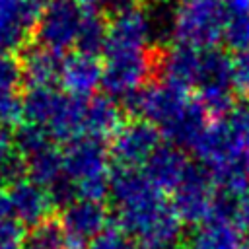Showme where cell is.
<instances>
[{"instance_id": "cell-1", "label": "cell", "mask_w": 249, "mask_h": 249, "mask_svg": "<svg viewBox=\"0 0 249 249\" xmlns=\"http://www.w3.org/2000/svg\"><path fill=\"white\" fill-rule=\"evenodd\" d=\"M154 19L134 0L113 10L103 47V88L111 97L136 95L154 70Z\"/></svg>"}, {"instance_id": "cell-2", "label": "cell", "mask_w": 249, "mask_h": 249, "mask_svg": "<svg viewBox=\"0 0 249 249\" xmlns=\"http://www.w3.org/2000/svg\"><path fill=\"white\" fill-rule=\"evenodd\" d=\"M109 193L117 208L119 228L140 239L144 247L171 249L179 241L183 220L146 173L119 167L111 175Z\"/></svg>"}, {"instance_id": "cell-3", "label": "cell", "mask_w": 249, "mask_h": 249, "mask_svg": "<svg viewBox=\"0 0 249 249\" xmlns=\"http://www.w3.org/2000/svg\"><path fill=\"white\" fill-rule=\"evenodd\" d=\"M126 109L158 126L173 146L179 148H193L212 121L196 97L193 99L187 89L163 80L146 86L136 95L128 97Z\"/></svg>"}, {"instance_id": "cell-4", "label": "cell", "mask_w": 249, "mask_h": 249, "mask_svg": "<svg viewBox=\"0 0 249 249\" xmlns=\"http://www.w3.org/2000/svg\"><path fill=\"white\" fill-rule=\"evenodd\" d=\"M109 152L97 138H76L62 152L64 177L72 183L80 198L97 200L111 191Z\"/></svg>"}, {"instance_id": "cell-5", "label": "cell", "mask_w": 249, "mask_h": 249, "mask_svg": "<svg viewBox=\"0 0 249 249\" xmlns=\"http://www.w3.org/2000/svg\"><path fill=\"white\" fill-rule=\"evenodd\" d=\"M226 0H177L169 29L177 45L212 49L226 29Z\"/></svg>"}, {"instance_id": "cell-6", "label": "cell", "mask_w": 249, "mask_h": 249, "mask_svg": "<svg viewBox=\"0 0 249 249\" xmlns=\"http://www.w3.org/2000/svg\"><path fill=\"white\" fill-rule=\"evenodd\" d=\"M86 12H82L72 0H51L37 16L35 37L37 45L51 53H66L78 45L80 29Z\"/></svg>"}, {"instance_id": "cell-7", "label": "cell", "mask_w": 249, "mask_h": 249, "mask_svg": "<svg viewBox=\"0 0 249 249\" xmlns=\"http://www.w3.org/2000/svg\"><path fill=\"white\" fill-rule=\"evenodd\" d=\"M218 189L206 167L191 165L185 179L173 191V208L183 222L204 224L214 216Z\"/></svg>"}, {"instance_id": "cell-8", "label": "cell", "mask_w": 249, "mask_h": 249, "mask_svg": "<svg viewBox=\"0 0 249 249\" xmlns=\"http://www.w3.org/2000/svg\"><path fill=\"white\" fill-rule=\"evenodd\" d=\"M160 128L144 119L124 123L111 138V158L119 167L136 169L146 165L150 156L160 148Z\"/></svg>"}, {"instance_id": "cell-9", "label": "cell", "mask_w": 249, "mask_h": 249, "mask_svg": "<svg viewBox=\"0 0 249 249\" xmlns=\"http://www.w3.org/2000/svg\"><path fill=\"white\" fill-rule=\"evenodd\" d=\"M60 226L70 241L72 249H82V245L91 241L107 228V208L97 200L76 198L64 206Z\"/></svg>"}, {"instance_id": "cell-10", "label": "cell", "mask_w": 249, "mask_h": 249, "mask_svg": "<svg viewBox=\"0 0 249 249\" xmlns=\"http://www.w3.org/2000/svg\"><path fill=\"white\" fill-rule=\"evenodd\" d=\"M39 2L35 0H0V53L19 49L39 16Z\"/></svg>"}, {"instance_id": "cell-11", "label": "cell", "mask_w": 249, "mask_h": 249, "mask_svg": "<svg viewBox=\"0 0 249 249\" xmlns=\"http://www.w3.org/2000/svg\"><path fill=\"white\" fill-rule=\"evenodd\" d=\"M58 82L74 97H89L103 84V62L97 54L76 51L62 58Z\"/></svg>"}, {"instance_id": "cell-12", "label": "cell", "mask_w": 249, "mask_h": 249, "mask_svg": "<svg viewBox=\"0 0 249 249\" xmlns=\"http://www.w3.org/2000/svg\"><path fill=\"white\" fill-rule=\"evenodd\" d=\"M8 198H10L12 214L21 224H29V226H37L49 220V214L54 206L49 189L33 183L31 179H21L10 185Z\"/></svg>"}, {"instance_id": "cell-13", "label": "cell", "mask_w": 249, "mask_h": 249, "mask_svg": "<svg viewBox=\"0 0 249 249\" xmlns=\"http://www.w3.org/2000/svg\"><path fill=\"white\" fill-rule=\"evenodd\" d=\"M185 152L173 144H161L146 161V177L160 191H175L191 169Z\"/></svg>"}, {"instance_id": "cell-14", "label": "cell", "mask_w": 249, "mask_h": 249, "mask_svg": "<svg viewBox=\"0 0 249 249\" xmlns=\"http://www.w3.org/2000/svg\"><path fill=\"white\" fill-rule=\"evenodd\" d=\"M202 51L204 49H196L189 45L171 47L161 56L160 62L161 80L187 91L191 88H196L200 76V64H202Z\"/></svg>"}, {"instance_id": "cell-15", "label": "cell", "mask_w": 249, "mask_h": 249, "mask_svg": "<svg viewBox=\"0 0 249 249\" xmlns=\"http://www.w3.org/2000/svg\"><path fill=\"white\" fill-rule=\"evenodd\" d=\"M123 126V113L119 105L107 95H93L86 101L84 115V134L89 138H113V134Z\"/></svg>"}, {"instance_id": "cell-16", "label": "cell", "mask_w": 249, "mask_h": 249, "mask_svg": "<svg viewBox=\"0 0 249 249\" xmlns=\"http://www.w3.org/2000/svg\"><path fill=\"white\" fill-rule=\"evenodd\" d=\"M60 58L56 53L35 45L25 51L21 58V76L29 88H53L60 76Z\"/></svg>"}, {"instance_id": "cell-17", "label": "cell", "mask_w": 249, "mask_h": 249, "mask_svg": "<svg viewBox=\"0 0 249 249\" xmlns=\"http://www.w3.org/2000/svg\"><path fill=\"white\" fill-rule=\"evenodd\" d=\"M239 228L231 220H208L191 235L189 249H239Z\"/></svg>"}, {"instance_id": "cell-18", "label": "cell", "mask_w": 249, "mask_h": 249, "mask_svg": "<svg viewBox=\"0 0 249 249\" xmlns=\"http://www.w3.org/2000/svg\"><path fill=\"white\" fill-rule=\"evenodd\" d=\"M27 175L33 183L53 189L58 181L64 179V165H62V152L49 146L29 158H25Z\"/></svg>"}, {"instance_id": "cell-19", "label": "cell", "mask_w": 249, "mask_h": 249, "mask_svg": "<svg viewBox=\"0 0 249 249\" xmlns=\"http://www.w3.org/2000/svg\"><path fill=\"white\" fill-rule=\"evenodd\" d=\"M62 95L64 93L56 91L54 88H29L23 97V119L47 128L60 105Z\"/></svg>"}, {"instance_id": "cell-20", "label": "cell", "mask_w": 249, "mask_h": 249, "mask_svg": "<svg viewBox=\"0 0 249 249\" xmlns=\"http://www.w3.org/2000/svg\"><path fill=\"white\" fill-rule=\"evenodd\" d=\"M21 249H72L62 226L54 220H45L29 230Z\"/></svg>"}, {"instance_id": "cell-21", "label": "cell", "mask_w": 249, "mask_h": 249, "mask_svg": "<svg viewBox=\"0 0 249 249\" xmlns=\"http://www.w3.org/2000/svg\"><path fill=\"white\" fill-rule=\"evenodd\" d=\"M49 146H53L51 134L47 132V128H43L39 124H33V123L21 124V126H18V130L14 134V148L23 160L49 148Z\"/></svg>"}, {"instance_id": "cell-22", "label": "cell", "mask_w": 249, "mask_h": 249, "mask_svg": "<svg viewBox=\"0 0 249 249\" xmlns=\"http://www.w3.org/2000/svg\"><path fill=\"white\" fill-rule=\"evenodd\" d=\"M105 39H107V25L101 21V18L93 14H86L76 49L82 53L97 54L99 51H103Z\"/></svg>"}, {"instance_id": "cell-23", "label": "cell", "mask_w": 249, "mask_h": 249, "mask_svg": "<svg viewBox=\"0 0 249 249\" xmlns=\"http://www.w3.org/2000/svg\"><path fill=\"white\" fill-rule=\"evenodd\" d=\"M224 39L233 49H249V10L241 14H231L226 19Z\"/></svg>"}, {"instance_id": "cell-24", "label": "cell", "mask_w": 249, "mask_h": 249, "mask_svg": "<svg viewBox=\"0 0 249 249\" xmlns=\"http://www.w3.org/2000/svg\"><path fill=\"white\" fill-rule=\"evenodd\" d=\"M21 80V64L10 53H0V93L18 91Z\"/></svg>"}, {"instance_id": "cell-25", "label": "cell", "mask_w": 249, "mask_h": 249, "mask_svg": "<svg viewBox=\"0 0 249 249\" xmlns=\"http://www.w3.org/2000/svg\"><path fill=\"white\" fill-rule=\"evenodd\" d=\"M25 239L23 226L14 214L0 216V249H21Z\"/></svg>"}, {"instance_id": "cell-26", "label": "cell", "mask_w": 249, "mask_h": 249, "mask_svg": "<svg viewBox=\"0 0 249 249\" xmlns=\"http://www.w3.org/2000/svg\"><path fill=\"white\" fill-rule=\"evenodd\" d=\"M23 119V97L18 91L0 93V126H18Z\"/></svg>"}, {"instance_id": "cell-27", "label": "cell", "mask_w": 249, "mask_h": 249, "mask_svg": "<svg viewBox=\"0 0 249 249\" xmlns=\"http://www.w3.org/2000/svg\"><path fill=\"white\" fill-rule=\"evenodd\" d=\"M88 249H132V247L121 228H105L99 235H95L88 243Z\"/></svg>"}, {"instance_id": "cell-28", "label": "cell", "mask_w": 249, "mask_h": 249, "mask_svg": "<svg viewBox=\"0 0 249 249\" xmlns=\"http://www.w3.org/2000/svg\"><path fill=\"white\" fill-rule=\"evenodd\" d=\"M233 80L235 86L249 93V49H243L233 58Z\"/></svg>"}, {"instance_id": "cell-29", "label": "cell", "mask_w": 249, "mask_h": 249, "mask_svg": "<svg viewBox=\"0 0 249 249\" xmlns=\"http://www.w3.org/2000/svg\"><path fill=\"white\" fill-rule=\"evenodd\" d=\"M231 222L249 231V191H245L243 195H239L233 202V212H231Z\"/></svg>"}, {"instance_id": "cell-30", "label": "cell", "mask_w": 249, "mask_h": 249, "mask_svg": "<svg viewBox=\"0 0 249 249\" xmlns=\"http://www.w3.org/2000/svg\"><path fill=\"white\" fill-rule=\"evenodd\" d=\"M82 12L86 14H93V16H99V12L103 10H113L117 6L119 0H72Z\"/></svg>"}, {"instance_id": "cell-31", "label": "cell", "mask_w": 249, "mask_h": 249, "mask_svg": "<svg viewBox=\"0 0 249 249\" xmlns=\"http://www.w3.org/2000/svg\"><path fill=\"white\" fill-rule=\"evenodd\" d=\"M16 148H14V138L10 136V132L4 128V126H0V163L14 152Z\"/></svg>"}, {"instance_id": "cell-32", "label": "cell", "mask_w": 249, "mask_h": 249, "mask_svg": "<svg viewBox=\"0 0 249 249\" xmlns=\"http://www.w3.org/2000/svg\"><path fill=\"white\" fill-rule=\"evenodd\" d=\"M243 171H245V177H247V183H249V154L243 160Z\"/></svg>"}, {"instance_id": "cell-33", "label": "cell", "mask_w": 249, "mask_h": 249, "mask_svg": "<svg viewBox=\"0 0 249 249\" xmlns=\"http://www.w3.org/2000/svg\"><path fill=\"white\" fill-rule=\"evenodd\" d=\"M239 249H249V235L241 239V243H239Z\"/></svg>"}, {"instance_id": "cell-34", "label": "cell", "mask_w": 249, "mask_h": 249, "mask_svg": "<svg viewBox=\"0 0 249 249\" xmlns=\"http://www.w3.org/2000/svg\"><path fill=\"white\" fill-rule=\"evenodd\" d=\"M144 2H150V4H163V2H169V0H144Z\"/></svg>"}, {"instance_id": "cell-35", "label": "cell", "mask_w": 249, "mask_h": 249, "mask_svg": "<svg viewBox=\"0 0 249 249\" xmlns=\"http://www.w3.org/2000/svg\"><path fill=\"white\" fill-rule=\"evenodd\" d=\"M138 249H150V247H144V245H140V247H138Z\"/></svg>"}, {"instance_id": "cell-36", "label": "cell", "mask_w": 249, "mask_h": 249, "mask_svg": "<svg viewBox=\"0 0 249 249\" xmlns=\"http://www.w3.org/2000/svg\"><path fill=\"white\" fill-rule=\"evenodd\" d=\"M35 2H39V0H35Z\"/></svg>"}]
</instances>
